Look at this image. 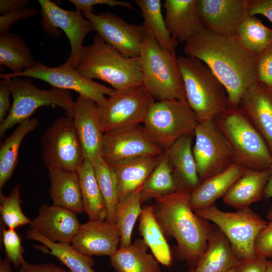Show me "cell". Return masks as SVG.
I'll return each instance as SVG.
<instances>
[{"mask_svg":"<svg viewBox=\"0 0 272 272\" xmlns=\"http://www.w3.org/2000/svg\"><path fill=\"white\" fill-rule=\"evenodd\" d=\"M196 115L187 101L154 102L144 122L146 135L164 152L183 135L194 133Z\"/></svg>","mask_w":272,"mask_h":272,"instance_id":"obj_7","label":"cell"},{"mask_svg":"<svg viewBox=\"0 0 272 272\" xmlns=\"http://www.w3.org/2000/svg\"><path fill=\"white\" fill-rule=\"evenodd\" d=\"M9 79L13 102L8 116L0 123L1 137L16 124L30 118L38 108L43 106H58L65 111L67 115L73 116L75 101L70 91L54 87L40 89L30 79L21 77Z\"/></svg>","mask_w":272,"mask_h":272,"instance_id":"obj_8","label":"cell"},{"mask_svg":"<svg viewBox=\"0 0 272 272\" xmlns=\"http://www.w3.org/2000/svg\"><path fill=\"white\" fill-rule=\"evenodd\" d=\"M37 9L25 8L7 13L0 17V35L7 34L11 26L17 21L36 15Z\"/></svg>","mask_w":272,"mask_h":272,"instance_id":"obj_44","label":"cell"},{"mask_svg":"<svg viewBox=\"0 0 272 272\" xmlns=\"http://www.w3.org/2000/svg\"><path fill=\"white\" fill-rule=\"evenodd\" d=\"M226 272H239L238 266L232 268Z\"/></svg>","mask_w":272,"mask_h":272,"instance_id":"obj_55","label":"cell"},{"mask_svg":"<svg viewBox=\"0 0 272 272\" xmlns=\"http://www.w3.org/2000/svg\"><path fill=\"white\" fill-rule=\"evenodd\" d=\"M197 0H165V20L173 39L186 42L203 29L197 7Z\"/></svg>","mask_w":272,"mask_h":272,"instance_id":"obj_23","label":"cell"},{"mask_svg":"<svg viewBox=\"0 0 272 272\" xmlns=\"http://www.w3.org/2000/svg\"><path fill=\"white\" fill-rule=\"evenodd\" d=\"M96 31L109 45L127 57H139L146 33L143 25L128 23L109 12L83 13Z\"/></svg>","mask_w":272,"mask_h":272,"instance_id":"obj_15","label":"cell"},{"mask_svg":"<svg viewBox=\"0 0 272 272\" xmlns=\"http://www.w3.org/2000/svg\"><path fill=\"white\" fill-rule=\"evenodd\" d=\"M246 169L236 163L224 171L202 181L189 196V203L193 211L207 209L223 197Z\"/></svg>","mask_w":272,"mask_h":272,"instance_id":"obj_25","label":"cell"},{"mask_svg":"<svg viewBox=\"0 0 272 272\" xmlns=\"http://www.w3.org/2000/svg\"><path fill=\"white\" fill-rule=\"evenodd\" d=\"M154 102L143 85L114 90L105 103L98 106L104 133L144 123Z\"/></svg>","mask_w":272,"mask_h":272,"instance_id":"obj_10","label":"cell"},{"mask_svg":"<svg viewBox=\"0 0 272 272\" xmlns=\"http://www.w3.org/2000/svg\"><path fill=\"white\" fill-rule=\"evenodd\" d=\"M20 186L17 185L8 195L0 192V213L3 224L7 228L14 229L30 225L31 221L24 214L21 208Z\"/></svg>","mask_w":272,"mask_h":272,"instance_id":"obj_40","label":"cell"},{"mask_svg":"<svg viewBox=\"0 0 272 272\" xmlns=\"http://www.w3.org/2000/svg\"><path fill=\"white\" fill-rule=\"evenodd\" d=\"M76 7V9L83 13L93 12V7L97 5H107L110 7H122L129 9H134L132 5L129 2L118 0H70Z\"/></svg>","mask_w":272,"mask_h":272,"instance_id":"obj_45","label":"cell"},{"mask_svg":"<svg viewBox=\"0 0 272 272\" xmlns=\"http://www.w3.org/2000/svg\"><path fill=\"white\" fill-rule=\"evenodd\" d=\"M254 248L255 254L272 258V221H269L257 235Z\"/></svg>","mask_w":272,"mask_h":272,"instance_id":"obj_43","label":"cell"},{"mask_svg":"<svg viewBox=\"0 0 272 272\" xmlns=\"http://www.w3.org/2000/svg\"><path fill=\"white\" fill-rule=\"evenodd\" d=\"M265 272H272V258L267 261Z\"/></svg>","mask_w":272,"mask_h":272,"instance_id":"obj_53","label":"cell"},{"mask_svg":"<svg viewBox=\"0 0 272 272\" xmlns=\"http://www.w3.org/2000/svg\"><path fill=\"white\" fill-rule=\"evenodd\" d=\"M96 178L104 200L106 220L115 222L118 194L116 177L112 167L102 157L93 164Z\"/></svg>","mask_w":272,"mask_h":272,"instance_id":"obj_39","label":"cell"},{"mask_svg":"<svg viewBox=\"0 0 272 272\" xmlns=\"http://www.w3.org/2000/svg\"><path fill=\"white\" fill-rule=\"evenodd\" d=\"M270 169H246L223 197L224 203L236 210L249 208L263 197Z\"/></svg>","mask_w":272,"mask_h":272,"instance_id":"obj_28","label":"cell"},{"mask_svg":"<svg viewBox=\"0 0 272 272\" xmlns=\"http://www.w3.org/2000/svg\"><path fill=\"white\" fill-rule=\"evenodd\" d=\"M39 125L37 118H29L19 124L6 138L0 147V192L12 176L19 159V151L24 138Z\"/></svg>","mask_w":272,"mask_h":272,"instance_id":"obj_33","label":"cell"},{"mask_svg":"<svg viewBox=\"0 0 272 272\" xmlns=\"http://www.w3.org/2000/svg\"><path fill=\"white\" fill-rule=\"evenodd\" d=\"M194 134L192 151L201 182L235 163L230 145L214 119L198 122Z\"/></svg>","mask_w":272,"mask_h":272,"instance_id":"obj_12","label":"cell"},{"mask_svg":"<svg viewBox=\"0 0 272 272\" xmlns=\"http://www.w3.org/2000/svg\"><path fill=\"white\" fill-rule=\"evenodd\" d=\"M80 225L74 213L53 205H44L29 227L52 242L71 244Z\"/></svg>","mask_w":272,"mask_h":272,"instance_id":"obj_20","label":"cell"},{"mask_svg":"<svg viewBox=\"0 0 272 272\" xmlns=\"http://www.w3.org/2000/svg\"><path fill=\"white\" fill-rule=\"evenodd\" d=\"M239 109L266 142L272 155V91L255 82L242 96Z\"/></svg>","mask_w":272,"mask_h":272,"instance_id":"obj_21","label":"cell"},{"mask_svg":"<svg viewBox=\"0 0 272 272\" xmlns=\"http://www.w3.org/2000/svg\"><path fill=\"white\" fill-rule=\"evenodd\" d=\"M194 134L182 136L168 150L167 156L177 190L191 193L200 183L193 154Z\"/></svg>","mask_w":272,"mask_h":272,"instance_id":"obj_22","label":"cell"},{"mask_svg":"<svg viewBox=\"0 0 272 272\" xmlns=\"http://www.w3.org/2000/svg\"><path fill=\"white\" fill-rule=\"evenodd\" d=\"M41 10V25L48 34L59 38L62 30L69 40L71 53L66 61L76 68L84 47L83 41L94 31L91 22L83 17L81 11L63 9L50 0H39Z\"/></svg>","mask_w":272,"mask_h":272,"instance_id":"obj_14","label":"cell"},{"mask_svg":"<svg viewBox=\"0 0 272 272\" xmlns=\"http://www.w3.org/2000/svg\"><path fill=\"white\" fill-rule=\"evenodd\" d=\"M49 195L53 205L76 214L84 213L77 171L60 168L48 169Z\"/></svg>","mask_w":272,"mask_h":272,"instance_id":"obj_27","label":"cell"},{"mask_svg":"<svg viewBox=\"0 0 272 272\" xmlns=\"http://www.w3.org/2000/svg\"><path fill=\"white\" fill-rule=\"evenodd\" d=\"M19 272H70L53 263L33 264L24 260L18 268Z\"/></svg>","mask_w":272,"mask_h":272,"instance_id":"obj_49","label":"cell"},{"mask_svg":"<svg viewBox=\"0 0 272 272\" xmlns=\"http://www.w3.org/2000/svg\"><path fill=\"white\" fill-rule=\"evenodd\" d=\"M189 196L177 190L156 198L153 206L165 235L175 239L180 258L194 268L206 249L211 224L192 210Z\"/></svg>","mask_w":272,"mask_h":272,"instance_id":"obj_2","label":"cell"},{"mask_svg":"<svg viewBox=\"0 0 272 272\" xmlns=\"http://www.w3.org/2000/svg\"><path fill=\"white\" fill-rule=\"evenodd\" d=\"M11 263L7 257L0 258V272H12Z\"/></svg>","mask_w":272,"mask_h":272,"instance_id":"obj_52","label":"cell"},{"mask_svg":"<svg viewBox=\"0 0 272 272\" xmlns=\"http://www.w3.org/2000/svg\"><path fill=\"white\" fill-rule=\"evenodd\" d=\"M214 120L230 145L235 163L246 169L270 168L272 155L266 142L239 109L227 108Z\"/></svg>","mask_w":272,"mask_h":272,"instance_id":"obj_6","label":"cell"},{"mask_svg":"<svg viewBox=\"0 0 272 272\" xmlns=\"http://www.w3.org/2000/svg\"><path fill=\"white\" fill-rule=\"evenodd\" d=\"M139 218V231L152 254L162 265L170 266L172 263L171 251L156 217L153 205L143 208Z\"/></svg>","mask_w":272,"mask_h":272,"instance_id":"obj_30","label":"cell"},{"mask_svg":"<svg viewBox=\"0 0 272 272\" xmlns=\"http://www.w3.org/2000/svg\"><path fill=\"white\" fill-rule=\"evenodd\" d=\"M13 77L34 78L45 81L54 88L76 91L80 96L93 101L98 106L105 103L107 98L105 95L110 96L114 90L85 77L66 62L59 66L50 67L35 61L32 66L20 73L0 75L2 79Z\"/></svg>","mask_w":272,"mask_h":272,"instance_id":"obj_13","label":"cell"},{"mask_svg":"<svg viewBox=\"0 0 272 272\" xmlns=\"http://www.w3.org/2000/svg\"><path fill=\"white\" fill-rule=\"evenodd\" d=\"M194 212L200 217L213 222L220 229L241 260L255 256V240L268 222L250 208L228 212L220 210L215 204Z\"/></svg>","mask_w":272,"mask_h":272,"instance_id":"obj_9","label":"cell"},{"mask_svg":"<svg viewBox=\"0 0 272 272\" xmlns=\"http://www.w3.org/2000/svg\"><path fill=\"white\" fill-rule=\"evenodd\" d=\"M120 234L115 223L107 220H89L81 224L71 245L88 256H111L118 249Z\"/></svg>","mask_w":272,"mask_h":272,"instance_id":"obj_19","label":"cell"},{"mask_svg":"<svg viewBox=\"0 0 272 272\" xmlns=\"http://www.w3.org/2000/svg\"><path fill=\"white\" fill-rule=\"evenodd\" d=\"M29 3V0H1L0 14L3 15L8 12L24 9Z\"/></svg>","mask_w":272,"mask_h":272,"instance_id":"obj_50","label":"cell"},{"mask_svg":"<svg viewBox=\"0 0 272 272\" xmlns=\"http://www.w3.org/2000/svg\"><path fill=\"white\" fill-rule=\"evenodd\" d=\"M177 190L167 155L164 152L159 163L141 188L142 201L150 198L156 199Z\"/></svg>","mask_w":272,"mask_h":272,"instance_id":"obj_36","label":"cell"},{"mask_svg":"<svg viewBox=\"0 0 272 272\" xmlns=\"http://www.w3.org/2000/svg\"><path fill=\"white\" fill-rule=\"evenodd\" d=\"M241 262L227 237L216 225L211 224L206 249L194 268L195 271L226 272L238 267Z\"/></svg>","mask_w":272,"mask_h":272,"instance_id":"obj_24","label":"cell"},{"mask_svg":"<svg viewBox=\"0 0 272 272\" xmlns=\"http://www.w3.org/2000/svg\"><path fill=\"white\" fill-rule=\"evenodd\" d=\"M186 100L201 122L212 120L228 108L226 89L208 66L198 58L178 56Z\"/></svg>","mask_w":272,"mask_h":272,"instance_id":"obj_5","label":"cell"},{"mask_svg":"<svg viewBox=\"0 0 272 272\" xmlns=\"http://www.w3.org/2000/svg\"><path fill=\"white\" fill-rule=\"evenodd\" d=\"M31 51L18 34L8 33L0 35V64L17 74L34 63Z\"/></svg>","mask_w":272,"mask_h":272,"instance_id":"obj_35","label":"cell"},{"mask_svg":"<svg viewBox=\"0 0 272 272\" xmlns=\"http://www.w3.org/2000/svg\"><path fill=\"white\" fill-rule=\"evenodd\" d=\"M93 43L84 46L76 70L85 77L98 79L114 90L142 85L139 57H127L96 34Z\"/></svg>","mask_w":272,"mask_h":272,"instance_id":"obj_3","label":"cell"},{"mask_svg":"<svg viewBox=\"0 0 272 272\" xmlns=\"http://www.w3.org/2000/svg\"><path fill=\"white\" fill-rule=\"evenodd\" d=\"M142 85L157 101H187L176 52L163 49L146 29L139 55Z\"/></svg>","mask_w":272,"mask_h":272,"instance_id":"obj_4","label":"cell"},{"mask_svg":"<svg viewBox=\"0 0 272 272\" xmlns=\"http://www.w3.org/2000/svg\"><path fill=\"white\" fill-rule=\"evenodd\" d=\"M81 191L84 213L89 220L106 219V209L99 187L93 163L84 159L77 170Z\"/></svg>","mask_w":272,"mask_h":272,"instance_id":"obj_32","label":"cell"},{"mask_svg":"<svg viewBox=\"0 0 272 272\" xmlns=\"http://www.w3.org/2000/svg\"><path fill=\"white\" fill-rule=\"evenodd\" d=\"M25 238L41 243L43 245L38 246V248L55 257L70 272H95L92 268L94 260L92 256L78 251L71 244L52 242L31 229L26 232Z\"/></svg>","mask_w":272,"mask_h":272,"instance_id":"obj_31","label":"cell"},{"mask_svg":"<svg viewBox=\"0 0 272 272\" xmlns=\"http://www.w3.org/2000/svg\"><path fill=\"white\" fill-rule=\"evenodd\" d=\"M183 52L206 64L223 85L228 108L239 109L240 99L256 82L257 56L235 36H227L202 29L185 42Z\"/></svg>","mask_w":272,"mask_h":272,"instance_id":"obj_1","label":"cell"},{"mask_svg":"<svg viewBox=\"0 0 272 272\" xmlns=\"http://www.w3.org/2000/svg\"><path fill=\"white\" fill-rule=\"evenodd\" d=\"M267 261L265 257L255 254L252 258L241 260L239 272H265Z\"/></svg>","mask_w":272,"mask_h":272,"instance_id":"obj_47","label":"cell"},{"mask_svg":"<svg viewBox=\"0 0 272 272\" xmlns=\"http://www.w3.org/2000/svg\"><path fill=\"white\" fill-rule=\"evenodd\" d=\"M204 29L217 34L236 36L242 22L250 16L248 0H197Z\"/></svg>","mask_w":272,"mask_h":272,"instance_id":"obj_17","label":"cell"},{"mask_svg":"<svg viewBox=\"0 0 272 272\" xmlns=\"http://www.w3.org/2000/svg\"><path fill=\"white\" fill-rule=\"evenodd\" d=\"M72 117L84 159L93 164L101 157L104 135L98 106L93 101L79 95L75 101Z\"/></svg>","mask_w":272,"mask_h":272,"instance_id":"obj_18","label":"cell"},{"mask_svg":"<svg viewBox=\"0 0 272 272\" xmlns=\"http://www.w3.org/2000/svg\"><path fill=\"white\" fill-rule=\"evenodd\" d=\"M141 188L118 202L115 223L120 234V248L127 247L132 244L133 227L143 210Z\"/></svg>","mask_w":272,"mask_h":272,"instance_id":"obj_37","label":"cell"},{"mask_svg":"<svg viewBox=\"0 0 272 272\" xmlns=\"http://www.w3.org/2000/svg\"><path fill=\"white\" fill-rule=\"evenodd\" d=\"M236 37L244 47L257 56L272 44V29L254 16L248 17L242 22Z\"/></svg>","mask_w":272,"mask_h":272,"instance_id":"obj_38","label":"cell"},{"mask_svg":"<svg viewBox=\"0 0 272 272\" xmlns=\"http://www.w3.org/2000/svg\"><path fill=\"white\" fill-rule=\"evenodd\" d=\"M164 151L154 145L140 125L105 133L101 157L110 166L131 158L160 155Z\"/></svg>","mask_w":272,"mask_h":272,"instance_id":"obj_16","label":"cell"},{"mask_svg":"<svg viewBox=\"0 0 272 272\" xmlns=\"http://www.w3.org/2000/svg\"><path fill=\"white\" fill-rule=\"evenodd\" d=\"M144 20L143 25L153 34L160 46L170 52H175L178 42L171 37L162 13L160 0H134Z\"/></svg>","mask_w":272,"mask_h":272,"instance_id":"obj_34","label":"cell"},{"mask_svg":"<svg viewBox=\"0 0 272 272\" xmlns=\"http://www.w3.org/2000/svg\"><path fill=\"white\" fill-rule=\"evenodd\" d=\"M266 218L269 221H272V205L270 206L267 212Z\"/></svg>","mask_w":272,"mask_h":272,"instance_id":"obj_54","label":"cell"},{"mask_svg":"<svg viewBox=\"0 0 272 272\" xmlns=\"http://www.w3.org/2000/svg\"><path fill=\"white\" fill-rule=\"evenodd\" d=\"M256 77L257 83L272 91V44L257 56Z\"/></svg>","mask_w":272,"mask_h":272,"instance_id":"obj_42","label":"cell"},{"mask_svg":"<svg viewBox=\"0 0 272 272\" xmlns=\"http://www.w3.org/2000/svg\"><path fill=\"white\" fill-rule=\"evenodd\" d=\"M148 249L143 239H137L110 256L111 265L116 272H160V263Z\"/></svg>","mask_w":272,"mask_h":272,"instance_id":"obj_29","label":"cell"},{"mask_svg":"<svg viewBox=\"0 0 272 272\" xmlns=\"http://www.w3.org/2000/svg\"><path fill=\"white\" fill-rule=\"evenodd\" d=\"M11 95L10 79H2L0 81V123L5 120L11 109Z\"/></svg>","mask_w":272,"mask_h":272,"instance_id":"obj_46","label":"cell"},{"mask_svg":"<svg viewBox=\"0 0 272 272\" xmlns=\"http://www.w3.org/2000/svg\"><path fill=\"white\" fill-rule=\"evenodd\" d=\"M44 164L49 169L77 171L84 160L73 117L57 118L40 139Z\"/></svg>","mask_w":272,"mask_h":272,"instance_id":"obj_11","label":"cell"},{"mask_svg":"<svg viewBox=\"0 0 272 272\" xmlns=\"http://www.w3.org/2000/svg\"><path fill=\"white\" fill-rule=\"evenodd\" d=\"M248 9L250 16L261 15L272 22V0H248Z\"/></svg>","mask_w":272,"mask_h":272,"instance_id":"obj_48","label":"cell"},{"mask_svg":"<svg viewBox=\"0 0 272 272\" xmlns=\"http://www.w3.org/2000/svg\"><path fill=\"white\" fill-rule=\"evenodd\" d=\"M187 272H195L194 268H190L189 270Z\"/></svg>","mask_w":272,"mask_h":272,"instance_id":"obj_56","label":"cell"},{"mask_svg":"<svg viewBox=\"0 0 272 272\" xmlns=\"http://www.w3.org/2000/svg\"><path fill=\"white\" fill-rule=\"evenodd\" d=\"M269 169L270 176L264 191L263 197L265 199L272 197V165Z\"/></svg>","mask_w":272,"mask_h":272,"instance_id":"obj_51","label":"cell"},{"mask_svg":"<svg viewBox=\"0 0 272 272\" xmlns=\"http://www.w3.org/2000/svg\"><path fill=\"white\" fill-rule=\"evenodd\" d=\"M2 243L6 253V257L17 269L25 260L24 248L21 238L14 229L3 228L1 231Z\"/></svg>","mask_w":272,"mask_h":272,"instance_id":"obj_41","label":"cell"},{"mask_svg":"<svg viewBox=\"0 0 272 272\" xmlns=\"http://www.w3.org/2000/svg\"><path fill=\"white\" fill-rule=\"evenodd\" d=\"M162 154L135 157L111 166L116 177L118 202L142 187Z\"/></svg>","mask_w":272,"mask_h":272,"instance_id":"obj_26","label":"cell"}]
</instances>
